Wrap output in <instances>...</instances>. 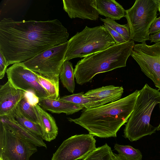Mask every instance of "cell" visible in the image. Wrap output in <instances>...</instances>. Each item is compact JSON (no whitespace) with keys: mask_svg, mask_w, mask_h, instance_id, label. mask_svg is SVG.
<instances>
[{"mask_svg":"<svg viewBox=\"0 0 160 160\" xmlns=\"http://www.w3.org/2000/svg\"><path fill=\"white\" fill-rule=\"evenodd\" d=\"M158 104L160 91L146 84L140 90L134 110L125 125L123 137L133 142L159 130L160 123L154 127L150 123L153 110Z\"/></svg>","mask_w":160,"mask_h":160,"instance_id":"obj_4","label":"cell"},{"mask_svg":"<svg viewBox=\"0 0 160 160\" xmlns=\"http://www.w3.org/2000/svg\"><path fill=\"white\" fill-rule=\"evenodd\" d=\"M0 120L14 134L20 138L27 141L37 147H44L47 145L41 137L26 129L14 118L8 116L0 117Z\"/></svg>","mask_w":160,"mask_h":160,"instance_id":"obj_16","label":"cell"},{"mask_svg":"<svg viewBox=\"0 0 160 160\" xmlns=\"http://www.w3.org/2000/svg\"><path fill=\"white\" fill-rule=\"evenodd\" d=\"M114 149L124 160H142V154L138 149L129 145H122L115 144Z\"/></svg>","mask_w":160,"mask_h":160,"instance_id":"obj_21","label":"cell"},{"mask_svg":"<svg viewBox=\"0 0 160 160\" xmlns=\"http://www.w3.org/2000/svg\"><path fill=\"white\" fill-rule=\"evenodd\" d=\"M62 2L63 9L71 18L95 21L99 18L96 0H63Z\"/></svg>","mask_w":160,"mask_h":160,"instance_id":"obj_12","label":"cell"},{"mask_svg":"<svg viewBox=\"0 0 160 160\" xmlns=\"http://www.w3.org/2000/svg\"><path fill=\"white\" fill-rule=\"evenodd\" d=\"M59 78L63 86L69 92L73 93L75 88L74 69L69 60L64 61L61 67Z\"/></svg>","mask_w":160,"mask_h":160,"instance_id":"obj_19","label":"cell"},{"mask_svg":"<svg viewBox=\"0 0 160 160\" xmlns=\"http://www.w3.org/2000/svg\"><path fill=\"white\" fill-rule=\"evenodd\" d=\"M68 41L54 46L23 62L28 69L45 77L59 90V74L64 61Z\"/></svg>","mask_w":160,"mask_h":160,"instance_id":"obj_7","label":"cell"},{"mask_svg":"<svg viewBox=\"0 0 160 160\" xmlns=\"http://www.w3.org/2000/svg\"><path fill=\"white\" fill-rule=\"evenodd\" d=\"M100 20L120 34L127 41L131 40L130 29L127 23L121 25L116 22L115 20L107 18L105 19L100 18Z\"/></svg>","mask_w":160,"mask_h":160,"instance_id":"obj_25","label":"cell"},{"mask_svg":"<svg viewBox=\"0 0 160 160\" xmlns=\"http://www.w3.org/2000/svg\"><path fill=\"white\" fill-rule=\"evenodd\" d=\"M8 65L6 60L1 51H0V79L4 76L7 69Z\"/></svg>","mask_w":160,"mask_h":160,"instance_id":"obj_28","label":"cell"},{"mask_svg":"<svg viewBox=\"0 0 160 160\" xmlns=\"http://www.w3.org/2000/svg\"><path fill=\"white\" fill-rule=\"evenodd\" d=\"M18 106L21 112L25 118L35 123L38 124L34 108L26 95L20 102Z\"/></svg>","mask_w":160,"mask_h":160,"instance_id":"obj_24","label":"cell"},{"mask_svg":"<svg viewBox=\"0 0 160 160\" xmlns=\"http://www.w3.org/2000/svg\"><path fill=\"white\" fill-rule=\"evenodd\" d=\"M8 80L16 88L33 94L38 98L49 96L38 82L37 73L26 68L22 62L16 63L6 71Z\"/></svg>","mask_w":160,"mask_h":160,"instance_id":"obj_11","label":"cell"},{"mask_svg":"<svg viewBox=\"0 0 160 160\" xmlns=\"http://www.w3.org/2000/svg\"><path fill=\"white\" fill-rule=\"evenodd\" d=\"M32 104L41 130L42 138L48 142L54 140L58 135V128L54 118L37 103Z\"/></svg>","mask_w":160,"mask_h":160,"instance_id":"obj_15","label":"cell"},{"mask_svg":"<svg viewBox=\"0 0 160 160\" xmlns=\"http://www.w3.org/2000/svg\"><path fill=\"white\" fill-rule=\"evenodd\" d=\"M139 92L136 90L123 98L102 106L84 108L79 118H68V120L84 128L93 136L116 137L117 132L133 112Z\"/></svg>","mask_w":160,"mask_h":160,"instance_id":"obj_2","label":"cell"},{"mask_svg":"<svg viewBox=\"0 0 160 160\" xmlns=\"http://www.w3.org/2000/svg\"><path fill=\"white\" fill-rule=\"evenodd\" d=\"M68 41L64 61L84 57L105 50L116 43L104 25L93 28L86 26Z\"/></svg>","mask_w":160,"mask_h":160,"instance_id":"obj_5","label":"cell"},{"mask_svg":"<svg viewBox=\"0 0 160 160\" xmlns=\"http://www.w3.org/2000/svg\"><path fill=\"white\" fill-rule=\"evenodd\" d=\"M38 103L44 109L51 112L58 114L64 113L67 115L72 114L84 108L73 103L48 98H38Z\"/></svg>","mask_w":160,"mask_h":160,"instance_id":"obj_17","label":"cell"},{"mask_svg":"<svg viewBox=\"0 0 160 160\" xmlns=\"http://www.w3.org/2000/svg\"><path fill=\"white\" fill-rule=\"evenodd\" d=\"M104 25L113 38L116 43L119 44L127 42L122 36L109 26L105 23H104Z\"/></svg>","mask_w":160,"mask_h":160,"instance_id":"obj_27","label":"cell"},{"mask_svg":"<svg viewBox=\"0 0 160 160\" xmlns=\"http://www.w3.org/2000/svg\"><path fill=\"white\" fill-rule=\"evenodd\" d=\"M37 151L36 146L14 134L0 120V158L29 160Z\"/></svg>","mask_w":160,"mask_h":160,"instance_id":"obj_8","label":"cell"},{"mask_svg":"<svg viewBox=\"0 0 160 160\" xmlns=\"http://www.w3.org/2000/svg\"><path fill=\"white\" fill-rule=\"evenodd\" d=\"M158 5L157 0H136L132 7L126 10L131 40L142 43L149 40V29L157 18Z\"/></svg>","mask_w":160,"mask_h":160,"instance_id":"obj_6","label":"cell"},{"mask_svg":"<svg viewBox=\"0 0 160 160\" xmlns=\"http://www.w3.org/2000/svg\"><path fill=\"white\" fill-rule=\"evenodd\" d=\"M123 91L122 86L111 85L90 90L84 96L92 101L98 107L120 99Z\"/></svg>","mask_w":160,"mask_h":160,"instance_id":"obj_14","label":"cell"},{"mask_svg":"<svg viewBox=\"0 0 160 160\" xmlns=\"http://www.w3.org/2000/svg\"><path fill=\"white\" fill-rule=\"evenodd\" d=\"M83 92L65 95L60 98L59 100L73 103L80 105L84 108L96 107L95 103L91 99L85 97Z\"/></svg>","mask_w":160,"mask_h":160,"instance_id":"obj_22","label":"cell"},{"mask_svg":"<svg viewBox=\"0 0 160 160\" xmlns=\"http://www.w3.org/2000/svg\"><path fill=\"white\" fill-rule=\"evenodd\" d=\"M0 160H3L2 159L0 158Z\"/></svg>","mask_w":160,"mask_h":160,"instance_id":"obj_34","label":"cell"},{"mask_svg":"<svg viewBox=\"0 0 160 160\" xmlns=\"http://www.w3.org/2000/svg\"><path fill=\"white\" fill-rule=\"evenodd\" d=\"M135 45L132 40L115 43L105 50L84 57L78 62L74 69L77 83L83 85L91 82L98 74L126 67Z\"/></svg>","mask_w":160,"mask_h":160,"instance_id":"obj_3","label":"cell"},{"mask_svg":"<svg viewBox=\"0 0 160 160\" xmlns=\"http://www.w3.org/2000/svg\"><path fill=\"white\" fill-rule=\"evenodd\" d=\"M112 151L107 143L96 148L89 152L82 160H110Z\"/></svg>","mask_w":160,"mask_h":160,"instance_id":"obj_23","label":"cell"},{"mask_svg":"<svg viewBox=\"0 0 160 160\" xmlns=\"http://www.w3.org/2000/svg\"><path fill=\"white\" fill-rule=\"evenodd\" d=\"M96 141L90 134L76 135L64 140L53 154L52 160L82 159L96 148Z\"/></svg>","mask_w":160,"mask_h":160,"instance_id":"obj_10","label":"cell"},{"mask_svg":"<svg viewBox=\"0 0 160 160\" xmlns=\"http://www.w3.org/2000/svg\"><path fill=\"white\" fill-rule=\"evenodd\" d=\"M110 160H124L120 156L117 154L113 152L112 153L111 158Z\"/></svg>","mask_w":160,"mask_h":160,"instance_id":"obj_31","label":"cell"},{"mask_svg":"<svg viewBox=\"0 0 160 160\" xmlns=\"http://www.w3.org/2000/svg\"><path fill=\"white\" fill-rule=\"evenodd\" d=\"M160 32V15L157 18L151 26L149 31V34H154Z\"/></svg>","mask_w":160,"mask_h":160,"instance_id":"obj_29","label":"cell"},{"mask_svg":"<svg viewBox=\"0 0 160 160\" xmlns=\"http://www.w3.org/2000/svg\"><path fill=\"white\" fill-rule=\"evenodd\" d=\"M150 42H154L155 43L160 42V32L156 34L150 35Z\"/></svg>","mask_w":160,"mask_h":160,"instance_id":"obj_30","label":"cell"},{"mask_svg":"<svg viewBox=\"0 0 160 160\" xmlns=\"http://www.w3.org/2000/svg\"><path fill=\"white\" fill-rule=\"evenodd\" d=\"M8 80L0 86V117L12 116L20 102L26 95Z\"/></svg>","mask_w":160,"mask_h":160,"instance_id":"obj_13","label":"cell"},{"mask_svg":"<svg viewBox=\"0 0 160 160\" xmlns=\"http://www.w3.org/2000/svg\"><path fill=\"white\" fill-rule=\"evenodd\" d=\"M159 3V5H158V11L159 12V14H160V3Z\"/></svg>","mask_w":160,"mask_h":160,"instance_id":"obj_32","label":"cell"},{"mask_svg":"<svg viewBox=\"0 0 160 160\" xmlns=\"http://www.w3.org/2000/svg\"><path fill=\"white\" fill-rule=\"evenodd\" d=\"M67 29L58 19L0 22V51L8 65L25 62L55 46L68 41Z\"/></svg>","mask_w":160,"mask_h":160,"instance_id":"obj_1","label":"cell"},{"mask_svg":"<svg viewBox=\"0 0 160 160\" xmlns=\"http://www.w3.org/2000/svg\"><path fill=\"white\" fill-rule=\"evenodd\" d=\"M131 56L160 90V42L152 45L146 43L135 44Z\"/></svg>","mask_w":160,"mask_h":160,"instance_id":"obj_9","label":"cell"},{"mask_svg":"<svg viewBox=\"0 0 160 160\" xmlns=\"http://www.w3.org/2000/svg\"><path fill=\"white\" fill-rule=\"evenodd\" d=\"M10 117L14 118L26 129L35 134L41 137L42 132L39 124L35 123L25 118L21 112L18 106L13 115Z\"/></svg>","mask_w":160,"mask_h":160,"instance_id":"obj_20","label":"cell"},{"mask_svg":"<svg viewBox=\"0 0 160 160\" xmlns=\"http://www.w3.org/2000/svg\"><path fill=\"white\" fill-rule=\"evenodd\" d=\"M38 82L46 90L49 96V98L59 100L60 97L59 90L47 78L37 73Z\"/></svg>","mask_w":160,"mask_h":160,"instance_id":"obj_26","label":"cell"},{"mask_svg":"<svg viewBox=\"0 0 160 160\" xmlns=\"http://www.w3.org/2000/svg\"><path fill=\"white\" fill-rule=\"evenodd\" d=\"M157 2L160 3V0H157Z\"/></svg>","mask_w":160,"mask_h":160,"instance_id":"obj_33","label":"cell"},{"mask_svg":"<svg viewBox=\"0 0 160 160\" xmlns=\"http://www.w3.org/2000/svg\"><path fill=\"white\" fill-rule=\"evenodd\" d=\"M96 7L99 14L114 20L125 16L126 10L115 0H96Z\"/></svg>","mask_w":160,"mask_h":160,"instance_id":"obj_18","label":"cell"}]
</instances>
